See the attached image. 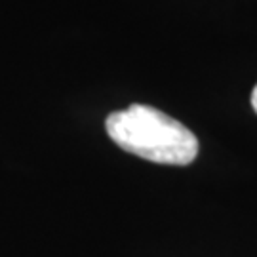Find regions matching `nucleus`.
Masks as SVG:
<instances>
[{"label": "nucleus", "mask_w": 257, "mask_h": 257, "mask_svg": "<svg viewBox=\"0 0 257 257\" xmlns=\"http://www.w3.org/2000/svg\"><path fill=\"white\" fill-rule=\"evenodd\" d=\"M105 128L122 151L155 164L189 166L198 156V139L193 132L151 105L134 103L110 112Z\"/></svg>", "instance_id": "obj_1"}, {"label": "nucleus", "mask_w": 257, "mask_h": 257, "mask_svg": "<svg viewBox=\"0 0 257 257\" xmlns=\"http://www.w3.org/2000/svg\"><path fill=\"white\" fill-rule=\"evenodd\" d=\"M251 107H253V110H255L257 114V84L255 88H253V92H251Z\"/></svg>", "instance_id": "obj_2"}]
</instances>
